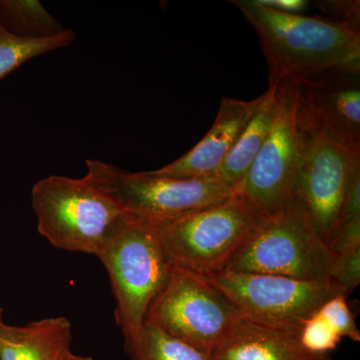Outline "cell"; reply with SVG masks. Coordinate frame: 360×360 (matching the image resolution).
<instances>
[{"label":"cell","instance_id":"obj_1","mask_svg":"<svg viewBox=\"0 0 360 360\" xmlns=\"http://www.w3.org/2000/svg\"><path fill=\"white\" fill-rule=\"evenodd\" d=\"M255 28L269 65V87L328 71H360V32L319 16L288 14L257 0L229 1Z\"/></svg>","mask_w":360,"mask_h":360},{"label":"cell","instance_id":"obj_2","mask_svg":"<svg viewBox=\"0 0 360 360\" xmlns=\"http://www.w3.org/2000/svg\"><path fill=\"white\" fill-rule=\"evenodd\" d=\"M267 214L236 191L219 202L150 226L172 266L210 277L224 271Z\"/></svg>","mask_w":360,"mask_h":360},{"label":"cell","instance_id":"obj_3","mask_svg":"<svg viewBox=\"0 0 360 360\" xmlns=\"http://www.w3.org/2000/svg\"><path fill=\"white\" fill-rule=\"evenodd\" d=\"M331 259L333 253L295 193L267 214L231 257L224 271L326 281Z\"/></svg>","mask_w":360,"mask_h":360},{"label":"cell","instance_id":"obj_4","mask_svg":"<svg viewBox=\"0 0 360 360\" xmlns=\"http://www.w3.org/2000/svg\"><path fill=\"white\" fill-rule=\"evenodd\" d=\"M97 257L110 276L116 300L115 321L124 343L135 340L151 303L169 277L168 262L150 225L125 213L105 239Z\"/></svg>","mask_w":360,"mask_h":360},{"label":"cell","instance_id":"obj_5","mask_svg":"<svg viewBox=\"0 0 360 360\" xmlns=\"http://www.w3.org/2000/svg\"><path fill=\"white\" fill-rule=\"evenodd\" d=\"M37 231L59 250L97 255L125 212L84 179L51 175L32 187Z\"/></svg>","mask_w":360,"mask_h":360},{"label":"cell","instance_id":"obj_6","mask_svg":"<svg viewBox=\"0 0 360 360\" xmlns=\"http://www.w3.org/2000/svg\"><path fill=\"white\" fill-rule=\"evenodd\" d=\"M84 179L105 193L129 217L153 225L219 202L236 193L217 176L180 179L155 172H129L86 160Z\"/></svg>","mask_w":360,"mask_h":360},{"label":"cell","instance_id":"obj_7","mask_svg":"<svg viewBox=\"0 0 360 360\" xmlns=\"http://www.w3.org/2000/svg\"><path fill=\"white\" fill-rule=\"evenodd\" d=\"M240 319L236 305L207 277L174 266L146 316L168 335L210 356Z\"/></svg>","mask_w":360,"mask_h":360},{"label":"cell","instance_id":"obj_8","mask_svg":"<svg viewBox=\"0 0 360 360\" xmlns=\"http://www.w3.org/2000/svg\"><path fill=\"white\" fill-rule=\"evenodd\" d=\"M246 321L300 333L333 296L347 295L330 281H302L274 274L224 271L207 277Z\"/></svg>","mask_w":360,"mask_h":360},{"label":"cell","instance_id":"obj_9","mask_svg":"<svg viewBox=\"0 0 360 360\" xmlns=\"http://www.w3.org/2000/svg\"><path fill=\"white\" fill-rule=\"evenodd\" d=\"M298 87L300 82L290 80L277 85L278 103L271 129L245 180L236 189L267 213L295 193L302 148Z\"/></svg>","mask_w":360,"mask_h":360},{"label":"cell","instance_id":"obj_10","mask_svg":"<svg viewBox=\"0 0 360 360\" xmlns=\"http://www.w3.org/2000/svg\"><path fill=\"white\" fill-rule=\"evenodd\" d=\"M297 120L302 148L295 193L328 245L360 150L341 146L298 111Z\"/></svg>","mask_w":360,"mask_h":360},{"label":"cell","instance_id":"obj_11","mask_svg":"<svg viewBox=\"0 0 360 360\" xmlns=\"http://www.w3.org/2000/svg\"><path fill=\"white\" fill-rule=\"evenodd\" d=\"M297 111L341 146L360 150V71L330 70L302 80Z\"/></svg>","mask_w":360,"mask_h":360},{"label":"cell","instance_id":"obj_12","mask_svg":"<svg viewBox=\"0 0 360 360\" xmlns=\"http://www.w3.org/2000/svg\"><path fill=\"white\" fill-rule=\"evenodd\" d=\"M262 98L260 96L252 101H240L224 97L212 129L205 137L179 160L153 172L180 179L215 176Z\"/></svg>","mask_w":360,"mask_h":360},{"label":"cell","instance_id":"obj_13","mask_svg":"<svg viewBox=\"0 0 360 360\" xmlns=\"http://www.w3.org/2000/svg\"><path fill=\"white\" fill-rule=\"evenodd\" d=\"M212 360H333L303 347L300 333L269 328L241 317L213 352Z\"/></svg>","mask_w":360,"mask_h":360},{"label":"cell","instance_id":"obj_14","mask_svg":"<svg viewBox=\"0 0 360 360\" xmlns=\"http://www.w3.org/2000/svg\"><path fill=\"white\" fill-rule=\"evenodd\" d=\"M72 340L65 316L47 317L25 324H0V360H68Z\"/></svg>","mask_w":360,"mask_h":360},{"label":"cell","instance_id":"obj_15","mask_svg":"<svg viewBox=\"0 0 360 360\" xmlns=\"http://www.w3.org/2000/svg\"><path fill=\"white\" fill-rule=\"evenodd\" d=\"M262 103L245 129L239 135L231 153L217 169L215 176L236 191L245 180L251 165L269 136L277 110L276 86L269 87L262 94Z\"/></svg>","mask_w":360,"mask_h":360},{"label":"cell","instance_id":"obj_16","mask_svg":"<svg viewBox=\"0 0 360 360\" xmlns=\"http://www.w3.org/2000/svg\"><path fill=\"white\" fill-rule=\"evenodd\" d=\"M0 25L30 39H49L65 30L37 0H0Z\"/></svg>","mask_w":360,"mask_h":360},{"label":"cell","instance_id":"obj_17","mask_svg":"<svg viewBox=\"0 0 360 360\" xmlns=\"http://www.w3.org/2000/svg\"><path fill=\"white\" fill-rule=\"evenodd\" d=\"M124 349L130 360H212L210 355L168 335L149 321L135 340L124 343Z\"/></svg>","mask_w":360,"mask_h":360},{"label":"cell","instance_id":"obj_18","mask_svg":"<svg viewBox=\"0 0 360 360\" xmlns=\"http://www.w3.org/2000/svg\"><path fill=\"white\" fill-rule=\"evenodd\" d=\"M75 40V32L68 28L49 39H30L11 34L0 25V79L30 59L70 46Z\"/></svg>","mask_w":360,"mask_h":360},{"label":"cell","instance_id":"obj_19","mask_svg":"<svg viewBox=\"0 0 360 360\" xmlns=\"http://www.w3.org/2000/svg\"><path fill=\"white\" fill-rule=\"evenodd\" d=\"M317 312L341 338H349L354 342H359L360 331L355 322L354 315L348 307L347 295L333 296Z\"/></svg>","mask_w":360,"mask_h":360},{"label":"cell","instance_id":"obj_20","mask_svg":"<svg viewBox=\"0 0 360 360\" xmlns=\"http://www.w3.org/2000/svg\"><path fill=\"white\" fill-rule=\"evenodd\" d=\"M331 253L329 281L349 295L360 283V245Z\"/></svg>","mask_w":360,"mask_h":360},{"label":"cell","instance_id":"obj_21","mask_svg":"<svg viewBox=\"0 0 360 360\" xmlns=\"http://www.w3.org/2000/svg\"><path fill=\"white\" fill-rule=\"evenodd\" d=\"M303 347L317 354H328L335 350L342 338L331 328L319 312L305 321L300 333Z\"/></svg>","mask_w":360,"mask_h":360},{"label":"cell","instance_id":"obj_22","mask_svg":"<svg viewBox=\"0 0 360 360\" xmlns=\"http://www.w3.org/2000/svg\"><path fill=\"white\" fill-rule=\"evenodd\" d=\"M315 6L328 20L347 25L360 32V2L359 0H322L315 2Z\"/></svg>","mask_w":360,"mask_h":360},{"label":"cell","instance_id":"obj_23","mask_svg":"<svg viewBox=\"0 0 360 360\" xmlns=\"http://www.w3.org/2000/svg\"><path fill=\"white\" fill-rule=\"evenodd\" d=\"M360 245V217L342 222L335 227L328 241L331 252Z\"/></svg>","mask_w":360,"mask_h":360},{"label":"cell","instance_id":"obj_24","mask_svg":"<svg viewBox=\"0 0 360 360\" xmlns=\"http://www.w3.org/2000/svg\"><path fill=\"white\" fill-rule=\"evenodd\" d=\"M356 217H360V165L355 167L348 182L335 227Z\"/></svg>","mask_w":360,"mask_h":360},{"label":"cell","instance_id":"obj_25","mask_svg":"<svg viewBox=\"0 0 360 360\" xmlns=\"http://www.w3.org/2000/svg\"><path fill=\"white\" fill-rule=\"evenodd\" d=\"M260 6L281 13L302 14L309 6L307 0H257Z\"/></svg>","mask_w":360,"mask_h":360},{"label":"cell","instance_id":"obj_26","mask_svg":"<svg viewBox=\"0 0 360 360\" xmlns=\"http://www.w3.org/2000/svg\"><path fill=\"white\" fill-rule=\"evenodd\" d=\"M68 360H96L91 356H84V355H77L71 352Z\"/></svg>","mask_w":360,"mask_h":360},{"label":"cell","instance_id":"obj_27","mask_svg":"<svg viewBox=\"0 0 360 360\" xmlns=\"http://www.w3.org/2000/svg\"><path fill=\"white\" fill-rule=\"evenodd\" d=\"M4 322V309L2 307H0V324Z\"/></svg>","mask_w":360,"mask_h":360}]
</instances>
